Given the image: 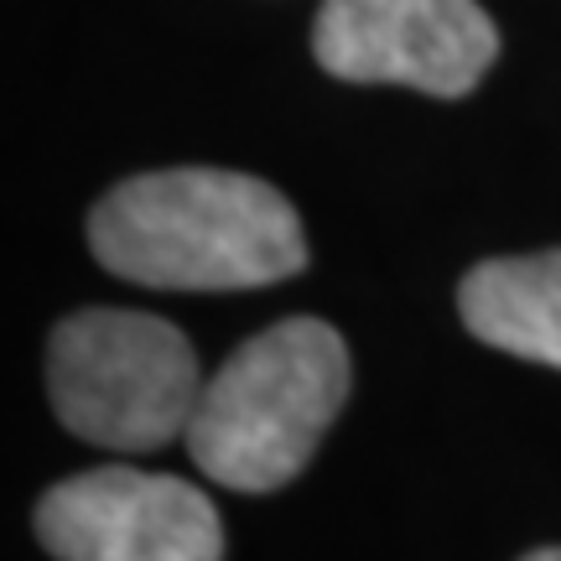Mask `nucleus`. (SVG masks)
<instances>
[{"instance_id":"5","label":"nucleus","mask_w":561,"mask_h":561,"mask_svg":"<svg viewBox=\"0 0 561 561\" xmlns=\"http://www.w3.org/2000/svg\"><path fill=\"white\" fill-rule=\"evenodd\" d=\"M37 536L58 561H224L208 494L146 468H89L53 483L37 504Z\"/></svg>"},{"instance_id":"6","label":"nucleus","mask_w":561,"mask_h":561,"mask_svg":"<svg viewBox=\"0 0 561 561\" xmlns=\"http://www.w3.org/2000/svg\"><path fill=\"white\" fill-rule=\"evenodd\" d=\"M468 333L515 359L561 369V250L473 265L458 286Z\"/></svg>"},{"instance_id":"2","label":"nucleus","mask_w":561,"mask_h":561,"mask_svg":"<svg viewBox=\"0 0 561 561\" xmlns=\"http://www.w3.org/2000/svg\"><path fill=\"white\" fill-rule=\"evenodd\" d=\"M348 401V348L339 328L286 318L240 343L203 385L187 453L203 473L240 494L291 483L322 447Z\"/></svg>"},{"instance_id":"7","label":"nucleus","mask_w":561,"mask_h":561,"mask_svg":"<svg viewBox=\"0 0 561 561\" xmlns=\"http://www.w3.org/2000/svg\"><path fill=\"white\" fill-rule=\"evenodd\" d=\"M525 561H561V546H546V551H530Z\"/></svg>"},{"instance_id":"4","label":"nucleus","mask_w":561,"mask_h":561,"mask_svg":"<svg viewBox=\"0 0 561 561\" xmlns=\"http://www.w3.org/2000/svg\"><path fill=\"white\" fill-rule=\"evenodd\" d=\"M500 53L479 0H322L312 58L348 83H405L437 100L479 89Z\"/></svg>"},{"instance_id":"1","label":"nucleus","mask_w":561,"mask_h":561,"mask_svg":"<svg viewBox=\"0 0 561 561\" xmlns=\"http://www.w3.org/2000/svg\"><path fill=\"white\" fill-rule=\"evenodd\" d=\"M89 244L104 271L157 291H250L307 265L297 208L224 167H167L110 187L89 214Z\"/></svg>"},{"instance_id":"3","label":"nucleus","mask_w":561,"mask_h":561,"mask_svg":"<svg viewBox=\"0 0 561 561\" xmlns=\"http://www.w3.org/2000/svg\"><path fill=\"white\" fill-rule=\"evenodd\" d=\"M203 385L193 343L151 312L89 307L62 318L47 343L58 421L110 453H157L187 437Z\"/></svg>"}]
</instances>
